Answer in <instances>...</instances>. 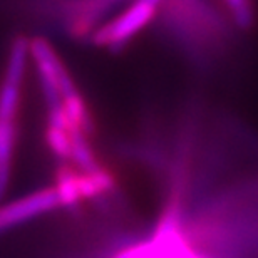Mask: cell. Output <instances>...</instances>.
<instances>
[{"mask_svg":"<svg viewBox=\"0 0 258 258\" xmlns=\"http://www.w3.org/2000/svg\"><path fill=\"white\" fill-rule=\"evenodd\" d=\"M60 200L54 186L35 189L9 203L0 205V235L60 210Z\"/></svg>","mask_w":258,"mask_h":258,"instance_id":"4","label":"cell"},{"mask_svg":"<svg viewBox=\"0 0 258 258\" xmlns=\"http://www.w3.org/2000/svg\"><path fill=\"white\" fill-rule=\"evenodd\" d=\"M29 59L30 40L15 37L10 44L0 77V200L7 193L14 171Z\"/></svg>","mask_w":258,"mask_h":258,"instance_id":"1","label":"cell"},{"mask_svg":"<svg viewBox=\"0 0 258 258\" xmlns=\"http://www.w3.org/2000/svg\"><path fill=\"white\" fill-rule=\"evenodd\" d=\"M225 5V14L240 30H250L255 24L253 0H221Z\"/></svg>","mask_w":258,"mask_h":258,"instance_id":"6","label":"cell"},{"mask_svg":"<svg viewBox=\"0 0 258 258\" xmlns=\"http://www.w3.org/2000/svg\"><path fill=\"white\" fill-rule=\"evenodd\" d=\"M158 12L169 37L195 57L210 59L225 45V19L210 0H164Z\"/></svg>","mask_w":258,"mask_h":258,"instance_id":"2","label":"cell"},{"mask_svg":"<svg viewBox=\"0 0 258 258\" xmlns=\"http://www.w3.org/2000/svg\"><path fill=\"white\" fill-rule=\"evenodd\" d=\"M158 10V5L149 0H131L124 10L102 22L91 34V42L101 49L119 50L156 20Z\"/></svg>","mask_w":258,"mask_h":258,"instance_id":"3","label":"cell"},{"mask_svg":"<svg viewBox=\"0 0 258 258\" xmlns=\"http://www.w3.org/2000/svg\"><path fill=\"white\" fill-rule=\"evenodd\" d=\"M72 133L74 131H69V129L52 126V124H47V127H45V144L49 146L50 153L62 163L71 161Z\"/></svg>","mask_w":258,"mask_h":258,"instance_id":"5","label":"cell"}]
</instances>
